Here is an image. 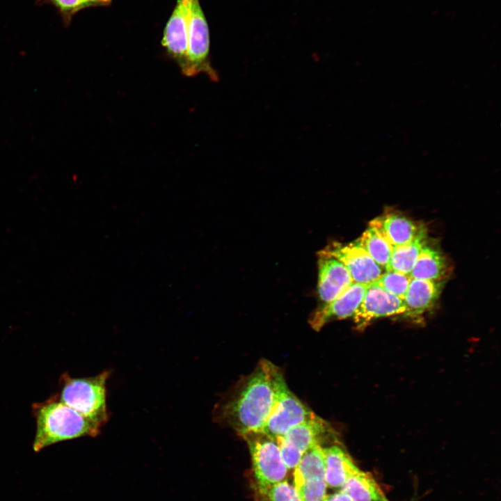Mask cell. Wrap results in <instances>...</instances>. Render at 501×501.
Masks as SVG:
<instances>
[{
  "instance_id": "12",
  "label": "cell",
  "mask_w": 501,
  "mask_h": 501,
  "mask_svg": "<svg viewBox=\"0 0 501 501\" xmlns=\"http://www.w3.org/2000/svg\"><path fill=\"white\" fill-rule=\"evenodd\" d=\"M318 294L327 303L341 294L352 283L346 267L338 260L319 253Z\"/></svg>"
},
{
  "instance_id": "19",
  "label": "cell",
  "mask_w": 501,
  "mask_h": 501,
  "mask_svg": "<svg viewBox=\"0 0 501 501\" xmlns=\"http://www.w3.org/2000/svg\"><path fill=\"white\" fill-rule=\"evenodd\" d=\"M445 269V261L440 252L424 246L409 275L411 278L439 280Z\"/></svg>"
},
{
  "instance_id": "21",
  "label": "cell",
  "mask_w": 501,
  "mask_h": 501,
  "mask_svg": "<svg viewBox=\"0 0 501 501\" xmlns=\"http://www.w3.org/2000/svg\"><path fill=\"white\" fill-rule=\"evenodd\" d=\"M411 280V278L409 274L386 271L373 283L404 301Z\"/></svg>"
},
{
  "instance_id": "4",
  "label": "cell",
  "mask_w": 501,
  "mask_h": 501,
  "mask_svg": "<svg viewBox=\"0 0 501 501\" xmlns=\"http://www.w3.org/2000/svg\"><path fill=\"white\" fill-rule=\"evenodd\" d=\"M240 436L246 440L250 450L257 487L283 481L287 468L276 438L263 431H249Z\"/></svg>"
},
{
  "instance_id": "22",
  "label": "cell",
  "mask_w": 501,
  "mask_h": 501,
  "mask_svg": "<svg viewBox=\"0 0 501 501\" xmlns=\"http://www.w3.org/2000/svg\"><path fill=\"white\" fill-rule=\"evenodd\" d=\"M257 489L261 501H301L295 486L287 481Z\"/></svg>"
},
{
  "instance_id": "20",
  "label": "cell",
  "mask_w": 501,
  "mask_h": 501,
  "mask_svg": "<svg viewBox=\"0 0 501 501\" xmlns=\"http://www.w3.org/2000/svg\"><path fill=\"white\" fill-rule=\"evenodd\" d=\"M361 246L382 268L388 264L392 250V246L385 237L373 225L363 233L356 241Z\"/></svg>"
},
{
  "instance_id": "17",
  "label": "cell",
  "mask_w": 501,
  "mask_h": 501,
  "mask_svg": "<svg viewBox=\"0 0 501 501\" xmlns=\"http://www.w3.org/2000/svg\"><path fill=\"white\" fill-rule=\"evenodd\" d=\"M353 501H389L373 476L360 470L341 488Z\"/></svg>"
},
{
  "instance_id": "24",
  "label": "cell",
  "mask_w": 501,
  "mask_h": 501,
  "mask_svg": "<svg viewBox=\"0 0 501 501\" xmlns=\"http://www.w3.org/2000/svg\"><path fill=\"white\" fill-rule=\"evenodd\" d=\"M326 480L307 482L296 488L301 501H323L326 492Z\"/></svg>"
},
{
  "instance_id": "5",
  "label": "cell",
  "mask_w": 501,
  "mask_h": 501,
  "mask_svg": "<svg viewBox=\"0 0 501 501\" xmlns=\"http://www.w3.org/2000/svg\"><path fill=\"white\" fill-rule=\"evenodd\" d=\"M187 67L184 75L193 77L203 73L212 81L218 75L209 60V32L199 0H190L187 32Z\"/></svg>"
},
{
  "instance_id": "7",
  "label": "cell",
  "mask_w": 501,
  "mask_h": 501,
  "mask_svg": "<svg viewBox=\"0 0 501 501\" xmlns=\"http://www.w3.org/2000/svg\"><path fill=\"white\" fill-rule=\"evenodd\" d=\"M319 253L341 262L353 283L370 284L383 273L382 267L356 241L344 246L333 243Z\"/></svg>"
},
{
  "instance_id": "10",
  "label": "cell",
  "mask_w": 501,
  "mask_h": 501,
  "mask_svg": "<svg viewBox=\"0 0 501 501\" xmlns=\"http://www.w3.org/2000/svg\"><path fill=\"white\" fill-rule=\"evenodd\" d=\"M190 0H177L164 31L161 45L184 74L187 67V32Z\"/></svg>"
},
{
  "instance_id": "2",
  "label": "cell",
  "mask_w": 501,
  "mask_h": 501,
  "mask_svg": "<svg viewBox=\"0 0 501 501\" xmlns=\"http://www.w3.org/2000/svg\"><path fill=\"white\" fill-rule=\"evenodd\" d=\"M36 430L33 443L35 452L65 440L95 437L101 427L61 402L56 395L32 405Z\"/></svg>"
},
{
  "instance_id": "26",
  "label": "cell",
  "mask_w": 501,
  "mask_h": 501,
  "mask_svg": "<svg viewBox=\"0 0 501 501\" xmlns=\"http://www.w3.org/2000/svg\"><path fill=\"white\" fill-rule=\"evenodd\" d=\"M85 1L89 7L109 6L111 3V0H85Z\"/></svg>"
},
{
  "instance_id": "11",
  "label": "cell",
  "mask_w": 501,
  "mask_h": 501,
  "mask_svg": "<svg viewBox=\"0 0 501 501\" xmlns=\"http://www.w3.org/2000/svg\"><path fill=\"white\" fill-rule=\"evenodd\" d=\"M367 285L353 282L337 297L319 307L310 318L312 328L319 331L331 321L353 317L363 299Z\"/></svg>"
},
{
  "instance_id": "13",
  "label": "cell",
  "mask_w": 501,
  "mask_h": 501,
  "mask_svg": "<svg viewBox=\"0 0 501 501\" xmlns=\"http://www.w3.org/2000/svg\"><path fill=\"white\" fill-rule=\"evenodd\" d=\"M442 289L440 280L411 278L404 299L407 317H416L430 309L438 300Z\"/></svg>"
},
{
  "instance_id": "6",
  "label": "cell",
  "mask_w": 501,
  "mask_h": 501,
  "mask_svg": "<svg viewBox=\"0 0 501 501\" xmlns=\"http://www.w3.org/2000/svg\"><path fill=\"white\" fill-rule=\"evenodd\" d=\"M316 415L285 383L262 431L273 438L283 436L293 427L313 419Z\"/></svg>"
},
{
  "instance_id": "8",
  "label": "cell",
  "mask_w": 501,
  "mask_h": 501,
  "mask_svg": "<svg viewBox=\"0 0 501 501\" xmlns=\"http://www.w3.org/2000/svg\"><path fill=\"white\" fill-rule=\"evenodd\" d=\"M275 438L280 448L300 458L315 445L337 440L333 428L317 415Z\"/></svg>"
},
{
  "instance_id": "1",
  "label": "cell",
  "mask_w": 501,
  "mask_h": 501,
  "mask_svg": "<svg viewBox=\"0 0 501 501\" xmlns=\"http://www.w3.org/2000/svg\"><path fill=\"white\" fill-rule=\"evenodd\" d=\"M285 383L280 369L262 360L216 406V418L239 435L262 431Z\"/></svg>"
},
{
  "instance_id": "25",
  "label": "cell",
  "mask_w": 501,
  "mask_h": 501,
  "mask_svg": "<svg viewBox=\"0 0 501 501\" xmlns=\"http://www.w3.org/2000/svg\"><path fill=\"white\" fill-rule=\"evenodd\" d=\"M323 501H353V500L348 494L341 490L335 493L326 495Z\"/></svg>"
},
{
  "instance_id": "23",
  "label": "cell",
  "mask_w": 501,
  "mask_h": 501,
  "mask_svg": "<svg viewBox=\"0 0 501 501\" xmlns=\"http://www.w3.org/2000/svg\"><path fill=\"white\" fill-rule=\"evenodd\" d=\"M35 3L38 6L50 5L53 6L66 27L71 24L75 14L89 7L85 0H36Z\"/></svg>"
},
{
  "instance_id": "9",
  "label": "cell",
  "mask_w": 501,
  "mask_h": 501,
  "mask_svg": "<svg viewBox=\"0 0 501 501\" xmlns=\"http://www.w3.org/2000/svg\"><path fill=\"white\" fill-rule=\"evenodd\" d=\"M404 310L402 299L372 283L352 317L357 328H363L375 319L403 315Z\"/></svg>"
},
{
  "instance_id": "15",
  "label": "cell",
  "mask_w": 501,
  "mask_h": 501,
  "mask_svg": "<svg viewBox=\"0 0 501 501\" xmlns=\"http://www.w3.org/2000/svg\"><path fill=\"white\" fill-rule=\"evenodd\" d=\"M385 237L392 247L411 241L420 229L409 218L396 214H388L370 223Z\"/></svg>"
},
{
  "instance_id": "18",
  "label": "cell",
  "mask_w": 501,
  "mask_h": 501,
  "mask_svg": "<svg viewBox=\"0 0 501 501\" xmlns=\"http://www.w3.org/2000/svg\"><path fill=\"white\" fill-rule=\"evenodd\" d=\"M294 469L295 488L307 482L325 479L323 447L317 445L307 450Z\"/></svg>"
},
{
  "instance_id": "16",
  "label": "cell",
  "mask_w": 501,
  "mask_h": 501,
  "mask_svg": "<svg viewBox=\"0 0 501 501\" xmlns=\"http://www.w3.org/2000/svg\"><path fill=\"white\" fill-rule=\"evenodd\" d=\"M425 244L426 233L421 228L411 241L392 247L390 260L385 269L386 271L409 274Z\"/></svg>"
},
{
  "instance_id": "14",
  "label": "cell",
  "mask_w": 501,
  "mask_h": 501,
  "mask_svg": "<svg viewBox=\"0 0 501 501\" xmlns=\"http://www.w3.org/2000/svg\"><path fill=\"white\" fill-rule=\"evenodd\" d=\"M325 480L330 488H342L360 469L348 453L338 445L323 447Z\"/></svg>"
},
{
  "instance_id": "3",
  "label": "cell",
  "mask_w": 501,
  "mask_h": 501,
  "mask_svg": "<svg viewBox=\"0 0 501 501\" xmlns=\"http://www.w3.org/2000/svg\"><path fill=\"white\" fill-rule=\"evenodd\" d=\"M111 372L104 370L96 376L71 377L63 373L59 379L58 399L102 428L109 418L106 381Z\"/></svg>"
}]
</instances>
